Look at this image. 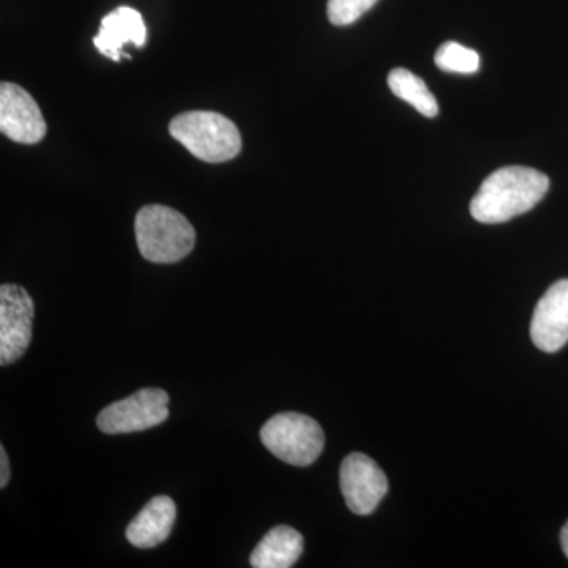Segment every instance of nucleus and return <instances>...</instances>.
<instances>
[{"instance_id": "1", "label": "nucleus", "mask_w": 568, "mask_h": 568, "mask_svg": "<svg viewBox=\"0 0 568 568\" xmlns=\"http://www.w3.org/2000/svg\"><path fill=\"white\" fill-rule=\"evenodd\" d=\"M549 179L528 166H506L488 175L470 201V215L477 222H510L536 207L548 193Z\"/></svg>"}, {"instance_id": "2", "label": "nucleus", "mask_w": 568, "mask_h": 568, "mask_svg": "<svg viewBox=\"0 0 568 568\" xmlns=\"http://www.w3.org/2000/svg\"><path fill=\"white\" fill-rule=\"evenodd\" d=\"M142 257L155 264H173L193 252L196 231L181 212L166 205L142 207L134 222Z\"/></svg>"}, {"instance_id": "3", "label": "nucleus", "mask_w": 568, "mask_h": 568, "mask_svg": "<svg viewBox=\"0 0 568 568\" xmlns=\"http://www.w3.org/2000/svg\"><path fill=\"white\" fill-rule=\"evenodd\" d=\"M170 133L196 159L223 163L242 151V136L230 119L212 111H190L170 123Z\"/></svg>"}, {"instance_id": "4", "label": "nucleus", "mask_w": 568, "mask_h": 568, "mask_svg": "<svg viewBox=\"0 0 568 568\" xmlns=\"http://www.w3.org/2000/svg\"><path fill=\"white\" fill-rule=\"evenodd\" d=\"M261 440L276 458L293 466H310L323 454L325 437L315 418L298 413L276 414L265 422Z\"/></svg>"}, {"instance_id": "5", "label": "nucleus", "mask_w": 568, "mask_h": 568, "mask_svg": "<svg viewBox=\"0 0 568 568\" xmlns=\"http://www.w3.org/2000/svg\"><path fill=\"white\" fill-rule=\"evenodd\" d=\"M170 395L162 388H142L136 394L104 407L97 425L106 435L145 432L170 416Z\"/></svg>"}, {"instance_id": "6", "label": "nucleus", "mask_w": 568, "mask_h": 568, "mask_svg": "<svg viewBox=\"0 0 568 568\" xmlns=\"http://www.w3.org/2000/svg\"><path fill=\"white\" fill-rule=\"evenodd\" d=\"M33 301L18 284L0 286V365L20 361L32 339Z\"/></svg>"}, {"instance_id": "7", "label": "nucleus", "mask_w": 568, "mask_h": 568, "mask_svg": "<svg viewBox=\"0 0 568 568\" xmlns=\"http://www.w3.org/2000/svg\"><path fill=\"white\" fill-rule=\"evenodd\" d=\"M339 487L353 514L369 515L387 495L388 480L372 458L364 454H351L339 469Z\"/></svg>"}, {"instance_id": "8", "label": "nucleus", "mask_w": 568, "mask_h": 568, "mask_svg": "<svg viewBox=\"0 0 568 568\" xmlns=\"http://www.w3.org/2000/svg\"><path fill=\"white\" fill-rule=\"evenodd\" d=\"M0 130L20 144H37L47 136V122L39 104L13 82L0 85Z\"/></svg>"}, {"instance_id": "9", "label": "nucleus", "mask_w": 568, "mask_h": 568, "mask_svg": "<svg viewBox=\"0 0 568 568\" xmlns=\"http://www.w3.org/2000/svg\"><path fill=\"white\" fill-rule=\"evenodd\" d=\"M530 338L544 353H556L568 343V280H559L538 301L530 323Z\"/></svg>"}, {"instance_id": "10", "label": "nucleus", "mask_w": 568, "mask_h": 568, "mask_svg": "<svg viewBox=\"0 0 568 568\" xmlns=\"http://www.w3.org/2000/svg\"><path fill=\"white\" fill-rule=\"evenodd\" d=\"M145 41H148V28L140 11L132 7H119L103 18L93 44L103 55L119 62L123 58H130L122 51L126 43L142 48Z\"/></svg>"}, {"instance_id": "11", "label": "nucleus", "mask_w": 568, "mask_h": 568, "mask_svg": "<svg viewBox=\"0 0 568 568\" xmlns=\"http://www.w3.org/2000/svg\"><path fill=\"white\" fill-rule=\"evenodd\" d=\"M174 500L168 496H156L149 500L136 518L126 528V538L133 547L149 549L159 547L168 537L175 523Z\"/></svg>"}, {"instance_id": "12", "label": "nucleus", "mask_w": 568, "mask_h": 568, "mask_svg": "<svg viewBox=\"0 0 568 568\" xmlns=\"http://www.w3.org/2000/svg\"><path fill=\"white\" fill-rule=\"evenodd\" d=\"M304 552V537L290 526L268 530L250 556L254 568H290Z\"/></svg>"}, {"instance_id": "13", "label": "nucleus", "mask_w": 568, "mask_h": 568, "mask_svg": "<svg viewBox=\"0 0 568 568\" xmlns=\"http://www.w3.org/2000/svg\"><path fill=\"white\" fill-rule=\"evenodd\" d=\"M388 88L394 95L416 108L425 118H436L439 114V104L428 85L413 71L406 69H395L388 74Z\"/></svg>"}, {"instance_id": "14", "label": "nucleus", "mask_w": 568, "mask_h": 568, "mask_svg": "<svg viewBox=\"0 0 568 568\" xmlns=\"http://www.w3.org/2000/svg\"><path fill=\"white\" fill-rule=\"evenodd\" d=\"M436 65L448 73L474 74L480 69L477 51L463 47L457 41H446L435 55Z\"/></svg>"}, {"instance_id": "15", "label": "nucleus", "mask_w": 568, "mask_h": 568, "mask_svg": "<svg viewBox=\"0 0 568 568\" xmlns=\"http://www.w3.org/2000/svg\"><path fill=\"white\" fill-rule=\"evenodd\" d=\"M377 0H328L327 17L334 26H351L376 6Z\"/></svg>"}, {"instance_id": "16", "label": "nucleus", "mask_w": 568, "mask_h": 568, "mask_svg": "<svg viewBox=\"0 0 568 568\" xmlns=\"http://www.w3.org/2000/svg\"><path fill=\"white\" fill-rule=\"evenodd\" d=\"M0 466H2V470H0V488H6L10 480V463L3 446H0Z\"/></svg>"}, {"instance_id": "17", "label": "nucleus", "mask_w": 568, "mask_h": 568, "mask_svg": "<svg viewBox=\"0 0 568 568\" xmlns=\"http://www.w3.org/2000/svg\"><path fill=\"white\" fill-rule=\"evenodd\" d=\"M560 545H562L564 552L568 558V521L566 526H564L562 530H560Z\"/></svg>"}]
</instances>
